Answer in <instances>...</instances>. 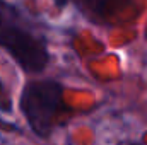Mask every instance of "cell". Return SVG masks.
<instances>
[{
  "label": "cell",
  "instance_id": "obj_3",
  "mask_svg": "<svg viewBox=\"0 0 147 145\" xmlns=\"http://www.w3.org/2000/svg\"><path fill=\"white\" fill-rule=\"evenodd\" d=\"M74 2L91 19H96L99 22V21H106L111 15H115L130 0H74Z\"/></svg>",
  "mask_w": 147,
  "mask_h": 145
},
{
  "label": "cell",
  "instance_id": "obj_5",
  "mask_svg": "<svg viewBox=\"0 0 147 145\" xmlns=\"http://www.w3.org/2000/svg\"><path fill=\"white\" fill-rule=\"evenodd\" d=\"M128 145H140V144H128Z\"/></svg>",
  "mask_w": 147,
  "mask_h": 145
},
{
  "label": "cell",
  "instance_id": "obj_4",
  "mask_svg": "<svg viewBox=\"0 0 147 145\" xmlns=\"http://www.w3.org/2000/svg\"><path fill=\"white\" fill-rule=\"evenodd\" d=\"M69 2H70V0H53V3H55V7H57V9H63Z\"/></svg>",
  "mask_w": 147,
  "mask_h": 145
},
{
  "label": "cell",
  "instance_id": "obj_2",
  "mask_svg": "<svg viewBox=\"0 0 147 145\" xmlns=\"http://www.w3.org/2000/svg\"><path fill=\"white\" fill-rule=\"evenodd\" d=\"M63 96L65 85L55 79H31L24 84L19 96V109L38 138H50L62 114L70 109Z\"/></svg>",
  "mask_w": 147,
  "mask_h": 145
},
{
  "label": "cell",
  "instance_id": "obj_1",
  "mask_svg": "<svg viewBox=\"0 0 147 145\" xmlns=\"http://www.w3.org/2000/svg\"><path fill=\"white\" fill-rule=\"evenodd\" d=\"M0 50L28 75H39L51 60L48 38L14 3L0 0Z\"/></svg>",
  "mask_w": 147,
  "mask_h": 145
}]
</instances>
